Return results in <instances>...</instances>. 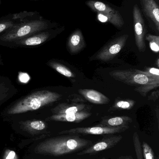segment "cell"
Returning <instances> with one entry per match:
<instances>
[{"instance_id": "1", "label": "cell", "mask_w": 159, "mask_h": 159, "mask_svg": "<svg viewBox=\"0 0 159 159\" xmlns=\"http://www.w3.org/2000/svg\"><path fill=\"white\" fill-rule=\"evenodd\" d=\"M63 97L52 87L35 89L9 104L1 112V116L8 120H44L50 109L60 103Z\"/></svg>"}, {"instance_id": "2", "label": "cell", "mask_w": 159, "mask_h": 159, "mask_svg": "<svg viewBox=\"0 0 159 159\" xmlns=\"http://www.w3.org/2000/svg\"><path fill=\"white\" fill-rule=\"evenodd\" d=\"M92 141L75 135H63L49 138L37 144L34 149L36 154L59 157L75 153L87 148Z\"/></svg>"}, {"instance_id": "3", "label": "cell", "mask_w": 159, "mask_h": 159, "mask_svg": "<svg viewBox=\"0 0 159 159\" xmlns=\"http://www.w3.org/2000/svg\"><path fill=\"white\" fill-rule=\"evenodd\" d=\"M58 25L42 16L36 19L20 22L0 34V46L7 47L16 41L41 31L57 28Z\"/></svg>"}, {"instance_id": "4", "label": "cell", "mask_w": 159, "mask_h": 159, "mask_svg": "<svg viewBox=\"0 0 159 159\" xmlns=\"http://www.w3.org/2000/svg\"><path fill=\"white\" fill-rule=\"evenodd\" d=\"M64 30V27H57L41 31L16 41L7 46L9 48H33L40 46L51 40Z\"/></svg>"}, {"instance_id": "5", "label": "cell", "mask_w": 159, "mask_h": 159, "mask_svg": "<svg viewBox=\"0 0 159 159\" xmlns=\"http://www.w3.org/2000/svg\"><path fill=\"white\" fill-rule=\"evenodd\" d=\"M129 37L128 34H125L115 38L91 57L90 61L107 62L112 60L123 49Z\"/></svg>"}, {"instance_id": "6", "label": "cell", "mask_w": 159, "mask_h": 159, "mask_svg": "<svg viewBox=\"0 0 159 159\" xmlns=\"http://www.w3.org/2000/svg\"><path fill=\"white\" fill-rule=\"evenodd\" d=\"M111 77L128 85L139 87L152 81L159 79H154L139 72L136 69L116 70L109 73Z\"/></svg>"}, {"instance_id": "7", "label": "cell", "mask_w": 159, "mask_h": 159, "mask_svg": "<svg viewBox=\"0 0 159 159\" xmlns=\"http://www.w3.org/2000/svg\"><path fill=\"white\" fill-rule=\"evenodd\" d=\"M129 129V126L108 127L97 126L94 127H78L65 130L59 133L60 134H84V135H104L123 132Z\"/></svg>"}, {"instance_id": "8", "label": "cell", "mask_w": 159, "mask_h": 159, "mask_svg": "<svg viewBox=\"0 0 159 159\" xmlns=\"http://www.w3.org/2000/svg\"><path fill=\"white\" fill-rule=\"evenodd\" d=\"M134 35L136 47L140 52H144L146 48L145 36L146 34L144 20L137 4L134 5L133 10Z\"/></svg>"}, {"instance_id": "9", "label": "cell", "mask_w": 159, "mask_h": 159, "mask_svg": "<svg viewBox=\"0 0 159 159\" xmlns=\"http://www.w3.org/2000/svg\"><path fill=\"white\" fill-rule=\"evenodd\" d=\"M121 135H110L105 136L94 144L88 147L86 149L79 152L78 156L97 154L101 151L110 149L116 145L122 140Z\"/></svg>"}, {"instance_id": "10", "label": "cell", "mask_w": 159, "mask_h": 159, "mask_svg": "<svg viewBox=\"0 0 159 159\" xmlns=\"http://www.w3.org/2000/svg\"><path fill=\"white\" fill-rule=\"evenodd\" d=\"M16 123L21 130L31 135L45 133L48 128V121L42 119L19 120Z\"/></svg>"}, {"instance_id": "11", "label": "cell", "mask_w": 159, "mask_h": 159, "mask_svg": "<svg viewBox=\"0 0 159 159\" xmlns=\"http://www.w3.org/2000/svg\"><path fill=\"white\" fill-rule=\"evenodd\" d=\"M90 105L76 103L69 104L61 102L50 109L47 117L50 115L74 114L83 111H87L91 108Z\"/></svg>"}, {"instance_id": "12", "label": "cell", "mask_w": 159, "mask_h": 159, "mask_svg": "<svg viewBox=\"0 0 159 159\" xmlns=\"http://www.w3.org/2000/svg\"><path fill=\"white\" fill-rule=\"evenodd\" d=\"M18 92V89L9 77L0 75V107L15 96Z\"/></svg>"}, {"instance_id": "13", "label": "cell", "mask_w": 159, "mask_h": 159, "mask_svg": "<svg viewBox=\"0 0 159 159\" xmlns=\"http://www.w3.org/2000/svg\"><path fill=\"white\" fill-rule=\"evenodd\" d=\"M90 112L83 111L74 114L50 115L44 120L47 121H59V122H73L79 123L91 116Z\"/></svg>"}, {"instance_id": "14", "label": "cell", "mask_w": 159, "mask_h": 159, "mask_svg": "<svg viewBox=\"0 0 159 159\" xmlns=\"http://www.w3.org/2000/svg\"><path fill=\"white\" fill-rule=\"evenodd\" d=\"M67 46L71 55L78 54L86 46V42L81 30L76 29L68 37Z\"/></svg>"}, {"instance_id": "15", "label": "cell", "mask_w": 159, "mask_h": 159, "mask_svg": "<svg viewBox=\"0 0 159 159\" xmlns=\"http://www.w3.org/2000/svg\"><path fill=\"white\" fill-rule=\"evenodd\" d=\"M143 10L159 30V8L155 0H141Z\"/></svg>"}, {"instance_id": "16", "label": "cell", "mask_w": 159, "mask_h": 159, "mask_svg": "<svg viewBox=\"0 0 159 159\" xmlns=\"http://www.w3.org/2000/svg\"><path fill=\"white\" fill-rule=\"evenodd\" d=\"M78 92L90 102L95 104H106L110 101L108 97L95 90L80 89L78 90Z\"/></svg>"}, {"instance_id": "17", "label": "cell", "mask_w": 159, "mask_h": 159, "mask_svg": "<svg viewBox=\"0 0 159 159\" xmlns=\"http://www.w3.org/2000/svg\"><path fill=\"white\" fill-rule=\"evenodd\" d=\"M133 121L132 119L128 116L105 118L103 119L99 125L104 127H117L122 126H129Z\"/></svg>"}, {"instance_id": "18", "label": "cell", "mask_w": 159, "mask_h": 159, "mask_svg": "<svg viewBox=\"0 0 159 159\" xmlns=\"http://www.w3.org/2000/svg\"><path fill=\"white\" fill-rule=\"evenodd\" d=\"M97 18L100 22H109L117 28H122L124 25L123 18L119 12L115 14L97 13Z\"/></svg>"}, {"instance_id": "19", "label": "cell", "mask_w": 159, "mask_h": 159, "mask_svg": "<svg viewBox=\"0 0 159 159\" xmlns=\"http://www.w3.org/2000/svg\"><path fill=\"white\" fill-rule=\"evenodd\" d=\"M86 4L91 10L97 13L104 14H115L119 11L111 7L103 2L96 0H89L86 2Z\"/></svg>"}, {"instance_id": "20", "label": "cell", "mask_w": 159, "mask_h": 159, "mask_svg": "<svg viewBox=\"0 0 159 159\" xmlns=\"http://www.w3.org/2000/svg\"><path fill=\"white\" fill-rule=\"evenodd\" d=\"M46 65L62 75L69 78H74L75 75L70 69L57 60L51 59L46 62Z\"/></svg>"}, {"instance_id": "21", "label": "cell", "mask_w": 159, "mask_h": 159, "mask_svg": "<svg viewBox=\"0 0 159 159\" xmlns=\"http://www.w3.org/2000/svg\"><path fill=\"white\" fill-rule=\"evenodd\" d=\"M14 18V13L9 14L0 17V34L4 32L14 25L20 23Z\"/></svg>"}, {"instance_id": "22", "label": "cell", "mask_w": 159, "mask_h": 159, "mask_svg": "<svg viewBox=\"0 0 159 159\" xmlns=\"http://www.w3.org/2000/svg\"><path fill=\"white\" fill-rule=\"evenodd\" d=\"M135 101L132 100H120L116 99L108 111H115L117 110H130L135 105Z\"/></svg>"}, {"instance_id": "23", "label": "cell", "mask_w": 159, "mask_h": 159, "mask_svg": "<svg viewBox=\"0 0 159 159\" xmlns=\"http://www.w3.org/2000/svg\"><path fill=\"white\" fill-rule=\"evenodd\" d=\"M159 87V80L151 81L145 85L135 87L134 91L139 93L141 95L145 97L150 91L155 89Z\"/></svg>"}, {"instance_id": "24", "label": "cell", "mask_w": 159, "mask_h": 159, "mask_svg": "<svg viewBox=\"0 0 159 159\" xmlns=\"http://www.w3.org/2000/svg\"><path fill=\"white\" fill-rule=\"evenodd\" d=\"M133 146L137 159H144L142 153V144L137 132H134L133 136Z\"/></svg>"}, {"instance_id": "25", "label": "cell", "mask_w": 159, "mask_h": 159, "mask_svg": "<svg viewBox=\"0 0 159 159\" xmlns=\"http://www.w3.org/2000/svg\"><path fill=\"white\" fill-rule=\"evenodd\" d=\"M147 41L149 43V46L152 51L158 53L159 51V36L148 34L146 36Z\"/></svg>"}, {"instance_id": "26", "label": "cell", "mask_w": 159, "mask_h": 159, "mask_svg": "<svg viewBox=\"0 0 159 159\" xmlns=\"http://www.w3.org/2000/svg\"><path fill=\"white\" fill-rule=\"evenodd\" d=\"M142 148L144 159H155V155L153 149L146 142H143Z\"/></svg>"}, {"instance_id": "27", "label": "cell", "mask_w": 159, "mask_h": 159, "mask_svg": "<svg viewBox=\"0 0 159 159\" xmlns=\"http://www.w3.org/2000/svg\"><path fill=\"white\" fill-rule=\"evenodd\" d=\"M139 72L146 75L147 77L154 79H159V70L158 68H147L144 70H137Z\"/></svg>"}, {"instance_id": "28", "label": "cell", "mask_w": 159, "mask_h": 159, "mask_svg": "<svg viewBox=\"0 0 159 159\" xmlns=\"http://www.w3.org/2000/svg\"><path fill=\"white\" fill-rule=\"evenodd\" d=\"M2 159H18V157L15 151L7 149L5 151Z\"/></svg>"}, {"instance_id": "29", "label": "cell", "mask_w": 159, "mask_h": 159, "mask_svg": "<svg viewBox=\"0 0 159 159\" xmlns=\"http://www.w3.org/2000/svg\"><path fill=\"white\" fill-rule=\"evenodd\" d=\"M159 96V91H154L151 93V94L148 97V100L156 102L158 99Z\"/></svg>"}, {"instance_id": "30", "label": "cell", "mask_w": 159, "mask_h": 159, "mask_svg": "<svg viewBox=\"0 0 159 159\" xmlns=\"http://www.w3.org/2000/svg\"><path fill=\"white\" fill-rule=\"evenodd\" d=\"M116 159H133L130 156H121Z\"/></svg>"}, {"instance_id": "31", "label": "cell", "mask_w": 159, "mask_h": 159, "mask_svg": "<svg viewBox=\"0 0 159 159\" xmlns=\"http://www.w3.org/2000/svg\"><path fill=\"white\" fill-rule=\"evenodd\" d=\"M157 117L158 121L159 123V108L158 107H157Z\"/></svg>"}, {"instance_id": "32", "label": "cell", "mask_w": 159, "mask_h": 159, "mask_svg": "<svg viewBox=\"0 0 159 159\" xmlns=\"http://www.w3.org/2000/svg\"><path fill=\"white\" fill-rule=\"evenodd\" d=\"M156 65H157V66L158 68H159V58H158L157 59V61H156Z\"/></svg>"}, {"instance_id": "33", "label": "cell", "mask_w": 159, "mask_h": 159, "mask_svg": "<svg viewBox=\"0 0 159 159\" xmlns=\"http://www.w3.org/2000/svg\"><path fill=\"white\" fill-rule=\"evenodd\" d=\"M29 1H44V0H29Z\"/></svg>"}, {"instance_id": "34", "label": "cell", "mask_w": 159, "mask_h": 159, "mask_svg": "<svg viewBox=\"0 0 159 159\" xmlns=\"http://www.w3.org/2000/svg\"><path fill=\"white\" fill-rule=\"evenodd\" d=\"M2 65H3L2 61H0V66Z\"/></svg>"}, {"instance_id": "35", "label": "cell", "mask_w": 159, "mask_h": 159, "mask_svg": "<svg viewBox=\"0 0 159 159\" xmlns=\"http://www.w3.org/2000/svg\"><path fill=\"white\" fill-rule=\"evenodd\" d=\"M0 61H2V57H1V53H0Z\"/></svg>"}, {"instance_id": "36", "label": "cell", "mask_w": 159, "mask_h": 159, "mask_svg": "<svg viewBox=\"0 0 159 159\" xmlns=\"http://www.w3.org/2000/svg\"><path fill=\"white\" fill-rule=\"evenodd\" d=\"M2 4V0H0V5Z\"/></svg>"}, {"instance_id": "37", "label": "cell", "mask_w": 159, "mask_h": 159, "mask_svg": "<svg viewBox=\"0 0 159 159\" xmlns=\"http://www.w3.org/2000/svg\"><path fill=\"white\" fill-rule=\"evenodd\" d=\"M105 159V158L103 157V158H101V159Z\"/></svg>"}]
</instances>
